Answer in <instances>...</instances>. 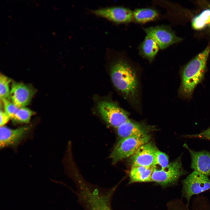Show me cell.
I'll return each mask as SVG.
<instances>
[{
  "label": "cell",
  "instance_id": "cell-1",
  "mask_svg": "<svg viewBox=\"0 0 210 210\" xmlns=\"http://www.w3.org/2000/svg\"><path fill=\"white\" fill-rule=\"evenodd\" d=\"M210 52V47L208 46L195 56L184 68L180 90L183 97H190L196 87L202 80Z\"/></svg>",
  "mask_w": 210,
  "mask_h": 210
},
{
  "label": "cell",
  "instance_id": "cell-2",
  "mask_svg": "<svg viewBox=\"0 0 210 210\" xmlns=\"http://www.w3.org/2000/svg\"><path fill=\"white\" fill-rule=\"evenodd\" d=\"M112 82L116 88L126 96L134 98L138 87V81L135 72L127 62L119 60L111 68Z\"/></svg>",
  "mask_w": 210,
  "mask_h": 210
},
{
  "label": "cell",
  "instance_id": "cell-3",
  "mask_svg": "<svg viewBox=\"0 0 210 210\" xmlns=\"http://www.w3.org/2000/svg\"><path fill=\"white\" fill-rule=\"evenodd\" d=\"M150 139V136L145 133L120 139L110 156L113 163L132 156L141 146L148 142Z\"/></svg>",
  "mask_w": 210,
  "mask_h": 210
},
{
  "label": "cell",
  "instance_id": "cell-4",
  "mask_svg": "<svg viewBox=\"0 0 210 210\" xmlns=\"http://www.w3.org/2000/svg\"><path fill=\"white\" fill-rule=\"evenodd\" d=\"M182 183V196L188 204L193 195L210 189V179L208 176L195 171L183 179Z\"/></svg>",
  "mask_w": 210,
  "mask_h": 210
},
{
  "label": "cell",
  "instance_id": "cell-5",
  "mask_svg": "<svg viewBox=\"0 0 210 210\" xmlns=\"http://www.w3.org/2000/svg\"><path fill=\"white\" fill-rule=\"evenodd\" d=\"M186 172L183 168L181 158L179 157L175 161L169 163L162 169H154L151 181H153L163 186L175 183L179 178L185 175Z\"/></svg>",
  "mask_w": 210,
  "mask_h": 210
},
{
  "label": "cell",
  "instance_id": "cell-6",
  "mask_svg": "<svg viewBox=\"0 0 210 210\" xmlns=\"http://www.w3.org/2000/svg\"><path fill=\"white\" fill-rule=\"evenodd\" d=\"M97 108L103 120L114 127L117 128L129 120L128 113L113 102L101 101L98 103Z\"/></svg>",
  "mask_w": 210,
  "mask_h": 210
},
{
  "label": "cell",
  "instance_id": "cell-7",
  "mask_svg": "<svg viewBox=\"0 0 210 210\" xmlns=\"http://www.w3.org/2000/svg\"><path fill=\"white\" fill-rule=\"evenodd\" d=\"M144 30L147 36L153 39L162 50L182 40L167 26H152L144 28Z\"/></svg>",
  "mask_w": 210,
  "mask_h": 210
},
{
  "label": "cell",
  "instance_id": "cell-8",
  "mask_svg": "<svg viewBox=\"0 0 210 210\" xmlns=\"http://www.w3.org/2000/svg\"><path fill=\"white\" fill-rule=\"evenodd\" d=\"M36 92L30 85L13 81L10 92L11 101L18 108L25 107L30 103Z\"/></svg>",
  "mask_w": 210,
  "mask_h": 210
},
{
  "label": "cell",
  "instance_id": "cell-9",
  "mask_svg": "<svg viewBox=\"0 0 210 210\" xmlns=\"http://www.w3.org/2000/svg\"><path fill=\"white\" fill-rule=\"evenodd\" d=\"M94 14L117 23H128L133 18V12L120 6L101 8L92 11Z\"/></svg>",
  "mask_w": 210,
  "mask_h": 210
},
{
  "label": "cell",
  "instance_id": "cell-10",
  "mask_svg": "<svg viewBox=\"0 0 210 210\" xmlns=\"http://www.w3.org/2000/svg\"><path fill=\"white\" fill-rule=\"evenodd\" d=\"M158 150L152 142L141 146L132 156V166H153L155 153Z\"/></svg>",
  "mask_w": 210,
  "mask_h": 210
},
{
  "label": "cell",
  "instance_id": "cell-11",
  "mask_svg": "<svg viewBox=\"0 0 210 210\" xmlns=\"http://www.w3.org/2000/svg\"><path fill=\"white\" fill-rule=\"evenodd\" d=\"M184 146L189 150L191 156V168L205 176H210V151H196L190 148L186 144Z\"/></svg>",
  "mask_w": 210,
  "mask_h": 210
},
{
  "label": "cell",
  "instance_id": "cell-12",
  "mask_svg": "<svg viewBox=\"0 0 210 210\" xmlns=\"http://www.w3.org/2000/svg\"><path fill=\"white\" fill-rule=\"evenodd\" d=\"M30 127L24 126L15 129H11L6 126L0 128V147L3 148L17 144L27 133Z\"/></svg>",
  "mask_w": 210,
  "mask_h": 210
},
{
  "label": "cell",
  "instance_id": "cell-13",
  "mask_svg": "<svg viewBox=\"0 0 210 210\" xmlns=\"http://www.w3.org/2000/svg\"><path fill=\"white\" fill-rule=\"evenodd\" d=\"M171 210H210V202L203 195H198L193 199L190 206L181 199L174 201Z\"/></svg>",
  "mask_w": 210,
  "mask_h": 210
},
{
  "label": "cell",
  "instance_id": "cell-14",
  "mask_svg": "<svg viewBox=\"0 0 210 210\" xmlns=\"http://www.w3.org/2000/svg\"><path fill=\"white\" fill-rule=\"evenodd\" d=\"M153 166H132L130 171L129 183L151 181Z\"/></svg>",
  "mask_w": 210,
  "mask_h": 210
},
{
  "label": "cell",
  "instance_id": "cell-15",
  "mask_svg": "<svg viewBox=\"0 0 210 210\" xmlns=\"http://www.w3.org/2000/svg\"><path fill=\"white\" fill-rule=\"evenodd\" d=\"M117 129V134L121 139L146 133L144 128L140 124L130 120L123 123Z\"/></svg>",
  "mask_w": 210,
  "mask_h": 210
},
{
  "label": "cell",
  "instance_id": "cell-16",
  "mask_svg": "<svg viewBox=\"0 0 210 210\" xmlns=\"http://www.w3.org/2000/svg\"><path fill=\"white\" fill-rule=\"evenodd\" d=\"M160 47L156 42L147 35L139 47V54L149 60L154 59Z\"/></svg>",
  "mask_w": 210,
  "mask_h": 210
},
{
  "label": "cell",
  "instance_id": "cell-17",
  "mask_svg": "<svg viewBox=\"0 0 210 210\" xmlns=\"http://www.w3.org/2000/svg\"><path fill=\"white\" fill-rule=\"evenodd\" d=\"M158 15V13L156 10L150 8L138 9L133 12V18L136 21L140 23L153 20Z\"/></svg>",
  "mask_w": 210,
  "mask_h": 210
},
{
  "label": "cell",
  "instance_id": "cell-18",
  "mask_svg": "<svg viewBox=\"0 0 210 210\" xmlns=\"http://www.w3.org/2000/svg\"><path fill=\"white\" fill-rule=\"evenodd\" d=\"M192 27L196 30H201L210 26V9H206L194 17L191 22Z\"/></svg>",
  "mask_w": 210,
  "mask_h": 210
},
{
  "label": "cell",
  "instance_id": "cell-19",
  "mask_svg": "<svg viewBox=\"0 0 210 210\" xmlns=\"http://www.w3.org/2000/svg\"><path fill=\"white\" fill-rule=\"evenodd\" d=\"M35 112L25 107L19 108L12 119L14 123H28Z\"/></svg>",
  "mask_w": 210,
  "mask_h": 210
},
{
  "label": "cell",
  "instance_id": "cell-20",
  "mask_svg": "<svg viewBox=\"0 0 210 210\" xmlns=\"http://www.w3.org/2000/svg\"><path fill=\"white\" fill-rule=\"evenodd\" d=\"M11 80L2 74L0 76V98L2 101L9 100L10 92L9 84Z\"/></svg>",
  "mask_w": 210,
  "mask_h": 210
},
{
  "label": "cell",
  "instance_id": "cell-21",
  "mask_svg": "<svg viewBox=\"0 0 210 210\" xmlns=\"http://www.w3.org/2000/svg\"><path fill=\"white\" fill-rule=\"evenodd\" d=\"M169 158L165 153L158 150L156 152L153 166L154 169H162L169 164Z\"/></svg>",
  "mask_w": 210,
  "mask_h": 210
},
{
  "label": "cell",
  "instance_id": "cell-22",
  "mask_svg": "<svg viewBox=\"0 0 210 210\" xmlns=\"http://www.w3.org/2000/svg\"><path fill=\"white\" fill-rule=\"evenodd\" d=\"M2 102L4 104V111L12 119L19 108L10 100H4Z\"/></svg>",
  "mask_w": 210,
  "mask_h": 210
},
{
  "label": "cell",
  "instance_id": "cell-23",
  "mask_svg": "<svg viewBox=\"0 0 210 210\" xmlns=\"http://www.w3.org/2000/svg\"><path fill=\"white\" fill-rule=\"evenodd\" d=\"M186 136L190 138H199L210 140V127L198 134L187 135Z\"/></svg>",
  "mask_w": 210,
  "mask_h": 210
},
{
  "label": "cell",
  "instance_id": "cell-24",
  "mask_svg": "<svg viewBox=\"0 0 210 210\" xmlns=\"http://www.w3.org/2000/svg\"><path fill=\"white\" fill-rule=\"evenodd\" d=\"M0 127L3 126L9 120L10 118L9 116L5 111L1 109L0 111Z\"/></svg>",
  "mask_w": 210,
  "mask_h": 210
}]
</instances>
